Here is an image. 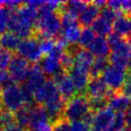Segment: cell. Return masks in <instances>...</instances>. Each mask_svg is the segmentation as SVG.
Instances as JSON below:
<instances>
[{
  "label": "cell",
  "mask_w": 131,
  "mask_h": 131,
  "mask_svg": "<svg viewBox=\"0 0 131 131\" xmlns=\"http://www.w3.org/2000/svg\"><path fill=\"white\" fill-rule=\"evenodd\" d=\"M62 31L60 14L58 12L49 11L43 6L39 9V17L36 23L35 36L39 39H54L58 37Z\"/></svg>",
  "instance_id": "1"
},
{
  "label": "cell",
  "mask_w": 131,
  "mask_h": 131,
  "mask_svg": "<svg viewBox=\"0 0 131 131\" xmlns=\"http://www.w3.org/2000/svg\"><path fill=\"white\" fill-rule=\"evenodd\" d=\"M90 112L88 99L82 94H77L67 102L63 118L68 122L83 120Z\"/></svg>",
  "instance_id": "2"
},
{
  "label": "cell",
  "mask_w": 131,
  "mask_h": 131,
  "mask_svg": "<svg viewBox=\"0 0 131 131\" xmlns=\"http://www.w3.org/2000/svg\"><path fill=\"white\" fill-rule=\"evenodd\" d=\"M2 104L6 111L15 113L26 106L24 90L22 86L14 84L2 89Z\"/></svg>",
  "instance_id": "3"
},
{
  "label": "cell",
  "mask_w": 131,
  "mask_h": 131,
  "mask_svg": "<svg viewBox=\"0 0 131 131\" xmlns=\"http://www.w3.org/2000/svg\"><path fill=\"white\" fill-rule=\"evenodd\" d=\"M127 75V69L111 64L102 74V80L110 90L118 93L125 84Z\"/></svg>",
  "instance_id": "4"
},
{
  "label": "cell",
  "mask_w": 131,
  "mask_h": 131,
  "mask_svg": "<svg viewBox=\"0 0 131 131\" xmlns=\"http://www.w3.org/2000/svg\"><path fill=\"white\" fill-rule=\"evenodd\" d=\"M18 55L25 58L28 62L37 64L41 59L42 54L40 47V39L37 36H32L21 40L18 47Z\"/></svg>",
  "instance_id": "5"
},
{
  "label": "cell",
  "mask_w": 131,
  "mask_h": 131,
  "mask_svg": "<svg viewBox=\"0 0 131 131\" xmlns=\"http://www.w3.org/2000/svg\"><path fill=\"white\" fill-rule=\"evenodd\" d=\"M30 69H31V66L29 65V62L25 58L18 54L14 55L11 64L8 68V72L15 84H21L24 81L26 82L30 73Z\"/></svg>",
  "instance_id": "6"
},
{
  "label": "cell",
  "mask_w": 131,
  "mask_h": 131,
  "mask_svg": "<svg viewBox=\"0 0 131 131\" xmlns=\"http://www.w3.org/2000/svg\"><path fill=\"white\" fill-rule=\"evenodd\" d=\"M67 49L58 47L56 43L55 49L49 54L46 55L41 60H40V68L45 75H55L61 68V57L63 53Z\"/></svg>",
  "instance_id": "7"
},
{
  "label": "cell",
  "mask_w": 131,
  "mask_h": 131,
  "mask_svg": "<svg viewBox=\"0 0 131 131\" xmlns=\"http://www.w3.org/2000/svg\"><path fill=\"white\" fill-rule=\"evenodd\" d=\"M52 80L57 84L60 95L65 101L68 102L75 96V94L77 93V90H75V84L68 72L61 69L56 75H53Z\"/></svg>",
  "instance_id": "8"
},
{
  "label": "cell",
  "mask_w": 131,
  "mask_h": 131,
  "mask_svg": "<svg viewBox=\"0 0 131 131\" xmlns=\"http://www.w3.org/2000/svg\"><path fill=\"white\" fill-rule=\"evenodd\" d=\"M109 60L111 65L127 69L131 60V47L127 40H124L117 47L111 49Z\"/></svg>",
  "instance_id": "9"
},
{
  "label": "cell",
  "mask_w": 131,
  "mask_h": 131,
  "mask_svg": "<svg viewBox=\"0 0 131 131\" xmlns=\"http://www.w3.org/2000/svg\"><path fill=\"white\" fill-rule=\"evenodd\" d=\"M49 117L45 107L42 105H32L30 110V120L28 126V131H33L36 129L49 126Z\"/></svg>",
  "instance_id": "10"
},
{
  "label": "cell",
  "mask_w": 131,
  "mask_h": 131,
  "mask_svg": "<svg viewBox=\"0 0 131 131\" xmlns=\"http://www.w3.org/2000/svg\"><path fill=\"white\" fill-rule=\"evenodd\" d=\"M47 81L46 75L42 71L40 66L39 64H33L32 66H31L29 75L24 86L30 93L34 95V93L40 87H42Z\"/></svg>",
  "instance_id": "11"
},
{
  "label": "cell",
  "mask_w": 131,
  "mask_h": 131,
  "mask_svg": "<svg viewBox=\"0 0 131 131\" xmlns=\"http://www.w3.org/2000/svg\"><path fill=\"white\" fill-rule=\"evenodd\" d=\"M33 96H34V102L38 105L45 106L49 102L60 96V93L57 84L51 79L48 80L45 84L34 93Z\"/></svg>",
  "instance_id": "12"
},
{
  "label": "cell",
  "mask_w": 131,
  "mask_h": 131,
  "mask_svg": "<svg viewBox=\"0 0 131 131\" xmlns=\"http://www.w3.org/2000/svg\"><path fill=\"white\" fill-rule=\"evenodd\" d=\"M69 75L75 84V90L78 94L85 93L86 88L88 86L90 80H91V75L90 70L86 68H81L79 66L74 65L73 68L69 71Z\"/></svg>",
  "instance_id": "13"
},
{
  "label": "cell",
  "mask_w": 131,
  "mask_h": 131,
  "mask_svg": "<svg viewBox=\"0 0 131 131\" xmlns=\"http://www.w3.org/2000/svg\"><path fill=\"white\" fill-rule=\"evenodd\" d=\"M112 93L115 92L109 89L102 78L95 77L91 78L85 91V97L87 99L110 98Z\"/></svg>",
  "instance_id": "14"
},
{
  "label": "cell",
  "mask_w": 131,
  "mask_h": 131,
  "mask_svg": "<svg viewBox=\"0 0 131 131\" xmlns=\"http://www.w3.org/2000/svg\"><path fill=\"white\" fill-rule=\"evenodd\" d=\"M114 118V111L110 107H107L93 114V126L96 130L105 131L111 128Z\"/></svg>",
  "instance_id": "15"
},
{
  "label": "cell",
  "mask_w": 131,
  "mask_h": 131,
  "mask_svg": "<svg viewBox=\"0 0 131 131\" xmlns=\"http://www.w3.org/2000/svg\"><path fill=\"white\" fill-rule=\"evenodd\" d=\"M66 104H67V101L64 100L61 95H60V96L57 97L56 99L52 100L51 102H49V103H47L44 106L46 111H47L48 115L49 117L51 125L54 124L55 122L64 118L63 116Z\"/></svg>",
  "instance_id": "16"
},
{
  "label": "cell",
  "mask_w": 131,
  "mask_h": 131,
  "mask_svg": "<svg viewBox=\"0 0 131 131\" xmlns=\"http://www.w3.org/2000/svg\"><path fill=\"white\" fill-rule=\"evenodd\" d=\"M88 50L96 58H107L111 55V49L107 41V38L102 36H96Z\"/></svg>",
  "instance_id": "17"
},
{
  "label": "cell",
  "mask_w": 131,
  "mask_h": 131,
  "mask_svg": "<svg viewBox=\"0 0 131 131\" xmlns=\"http://www.w3.org/2000/svg\"><path fill=\"white\" fill-rule=\"evenodd\" d=\"M131 106V98L124 95L120 92L112 93L109 98V107L113 111L118 112H126L127 109Z\"/></svg>",
  "instance_id": "18"
},
{
  "label": "cell",
  "mask_w": 131,
  "mask_h": 131,
  "mask_svg": "<svg viewBox=\"0 0 131 131\" xmlns=\"http://www.w3.org/2000/svg\"><path fill=\"white\" fill-rule=\"evenodd\" d=\"M100 8L93 5V3H89L85 9L78 16V23L84 28L89 27V25H93V24L98 19L100 15Z\"/></svg>",
  "instance_id": "19"
},
{
  "label": "cell",
  "mask_w": 131,
  "mask_h": 131,
  "mask_svg": "<svg viewBox=\"0 0 131 131\" xmlns=\"http://www.w3.org/2000/svg\"><path fill=\"white\" fill-rule=\"evenodd\" d=\"M114 32L119 34L122 37H127L131 34V22L128 15L120 14L113 22Z\"/></svg>",
  "instance_id": "20"
},
{
  "label": "cell",
  "mask_w": 131,
  "mask_h": 131,
  "mask_svg": "<svg viewBox=\"0 0 131 131\" xmlns=\"http://www.w3.org/2000/svg\"><path fill=\"white\" fill-rule=\"evenodd\" d=\"M21 43L20 37L12 31H6L4 34L0 35V48L7 50L13 51L17 50Z\"/></svg>",
  "instance_id": "21"
},
{
  "label": "cell",
  "mask_w": 131,
  "mask_h": 131,
  "mask_svg": "<svg viewBox=\"0 0 131 131\" xmlns=\"http://www.w3.org/2000/svg\"><path fill=\"white\" fill-rule=\"evenodd\" d=\"M89 3L85 1H80V0H71L68 2H64L62 9L60 12L70 14L75 17H77L82 14V12L85 9Z\"/></svg>",
  "instance_id": "22"
},
{
  "label": "cell",
  "mask_w": 131,
  "mask_h": 131,
  "mask_svg": "<svg viewBox=\"0 0 131 131\" xmlns=\"http://www.w3.org/2000/svg\"><path fill=\"white\" fill-rule=\"evenodd\" d=\"M81 31H82L81 25L78 23V24H75L62 28L61 37L65 39L70 45H74V44H77V41L80 38Z\"/></svg>",
  "instance_id": "23"
},
{
  "label": "cell",
  "mask_w": 131,
  "mask_h": 131,
  "mask_svg": "<svg viewBox=\"0 0 131 131\" xmlns=\"http://www.w3.org/2000/svg\"><path fill=\"white\" fill-rule=\"evenodd\" d=\"M92 29L95 34H98V36L105 37L106 35L108 36L111 33V31L113 30V24L100 16L93 24Z\"/></svg>",
  "instance_id": "24"
},
{
  "label": "cell",
  "mask_w": 131,
  "mask_h": 131,
  "mask_svg": "<svg viewBox=\"0 0 131 131\" xmlns=\"http://www.w3.org/2000/svg\"><path fill=\"white\" fill-rule=\"evenodd\" d=\"M110 60L108 58H95L90 69V75L92 78L100 77L102 75L106 68L109 67Z\"/></svg>",
  "instance_id": "25"
},
{
  "label": "cell",
  "mask_w": 131,
  "mask_h": 131,
  "mask_svg": "<svg viewBox=\"0 0 131 131\" xmlns=\"http://www.w3.org/2000/svg\"><path fill=\"white\" fill-rule=\"evenodd\" d=\"M95 32L93 31L92 28L86 27L84 28L81 31L80 38H79L78 41H77V45L80 48L87 49L89 46L92 44L93 40L95 39Z\"/></svg>",
  "instance_id": "26"
},
{
  "label": "cell",
  "mask_w": 131,
  "mask_h": 131,
  "mask_svg": "<svg viewBox=\"0 0 131 131\" xmlns=\"http://www.w3.org/2000/svg\"><path fill=\"white\" fill-rule=\"evenodd\" d=\"M31 106H24L21 110H19L17 112L15 113V122L24 128L28 130V126H29V120H30V110Z\"/></svg>",
  "instance_id": "27"
},
{
  "label": "cell",
  "mask_w": 131,
  "mask_h": 131,
  "mask_svg": "<svg viewBox=\"0 0 131 131\" xmlns=\"http://www.w3.org/2000/svg\"><path fill=\"white\" fill-rule=\"evenodd\" d=\"M12 17V11L6 7L0 8V35L4 34L9 29L10 21Z\"/></svg>",
  "instance_id": "28"
},
{
  "label": "cell",
  "mask_w": 131,
  "mask_h": 131,
  "mask_svg": "<svg viewBox=\"0 0 131 131\" xmlns=\"http://www.w3.org/2000/svg\"><path fill=\"white\" fill-rule=\"evenodd\" d=\"M89 106L91 111L93 113H96L102 110L107 108L109 105V99L108 98H98V99H88Z\"/></svg>",
  "instance_id": "29"
},
{
  "label": "cell",
  "mask_w": 131,
  "mask_h": 131,
  "mask_svg": "<svg viewBox=\"0 0 131 131\" xmlns=\"http://www.w3.org/2000/svg\"><path fill=\"white\" fill-rule=\"evenodd\" d=\"M15 113L10 112V111H6V110H2L0 111V127H2L3 129L15 124Z\"/></svg>",
  "instance_id": "30"
},
{
  "label": "cell",
  "mask_w": 131,
  "mask_h": 131,
  "mask_svg": "<svg viewBox=\"0 0 131 131\" xmlns=\"http://www.w3.org/2000/svg\"><path fill=\"white\" fill-rule=\"evenodd\" d=\"M13 57V52L0 48V70H6L9 68Z\"/></svg>",
  "instance_id": "31"
},
{
  "label": "cell",
  "mask_w": 131,
  "mask_h": 131,
  "mask_svg": "<svg viewBox=\"0 0 131 131\" xmlns=\"http://www.w3.org/2000/svg\"><path fill=\"white\" fill-rule=\"evenodd\" d=\"M40 47L42 54H49L56 48V40L55 39H40Z\"/></svg>",
  "instance_id": "32"
},
{
  "label": "cell",
  "mask_w": 131,
  "mask_h": 131,
  "mask_svg": "<svg viewBox=\"0 0 131 131\" xmlns=\"http://www.w3.org/2000/svg\"><path fill=\"white\" fill-rule=\"evenodd\" d=\"M127 125L125 118V113L123 112H118L115 114V118L113 120L111 129L113 131H120L123 128H125V126Z\"/></svg>",
  "instance_id": "33"
},
{
  "label": "cell",
  "mask_w": 131,
  "mask_h": 131,
  "mask_svg": "<svg viewBox=\"0 0 131 131\" xmlns=\"http://www.w3.org/2000/svg\"><path fill=\"white\" fill-rule=\"evenodd\" d=\"M118 12H116L114 10H112L111 8L108 7V6H105V7L102 8L100 12V16L102 17L105 20L109 21V22H114L115 19L118 17Z\"/></svg>",
  "instance_id": "34"
},
{
  "label": "cell",
  "mask_w": 131,
  "mask_h": 131,
  "mask_svg": "<svg viewBox=\"0 0 131 131\" xmlns=\"http://www.w3.org/2000/svg\"><path fill=\"white\" fill-rule=\"evenodd\" d=\"M14 84L15 83H14L9 72L6 70H0V87L4 89V88Z\"/></svg>",
  "instance_id": "35"
},
{
  "label": "cell",
  "mask_w": 131,
  "mask_h": 131,
  "mask_svg": "<svg viewBox=\"0 0 131 131\" xmlns=\"http://www.w3.org/2000/svg\"><path fill=\"white\" fill-rule=\"evenodd\" d=\"M124 40H125L124 37L120 36L119 34H118V33H116V32H111V34H109L107 36V41H108V43H109L110 47H111V49L117 47V46L121 43Z\"/></svg>",
  "instance_id": "36"
},
{
  "label": "cell",
  "mask_w": 131,
  "mask_h": 131,
  "mask_svg": "<svg viewBox=\"0 0 131 131\" xmlns=\"http://www.w3.org/2000/svg\"><path fill=\"white\" fill-rule=\"evenodd\" d=\"M52 131H71L70 128V122L66 120L65 118L58 120L51 125Z\"/></svg>",
  "instance_id": "37"
},
{
  "label": "cell",
  "mask_w": 131,
  "mask_h": 131,
  "mask_svg": "<svg viewBox=\"0 0 131 131\" xmlns=\"http://www.w3.org/2000/svg\"><path fill=\"white\" fill-rule=\"evenodd\" d=\"M71 131H89L90 126L84 120H75L70 122Z\"/></svg>",
  "instance_id": "38"
},
{
  "label": "cell",
  "mask_w": 131,
  "mask_h": 131,
  "mask_svg": "<svg viewBox=\"0 0 131 131\" xmlns=\"http://www.w3.org/2000/svg\"><path fill=\"white\" fill-rule=\"evenodd\" d=\"M120 93H123V94L126 95V96L131 98V79L129 78L128 77H127V81H126L125 84H124L123 87H122Z\"/></svg>",
  "instance_id": "39"
},
{
  "label": "cell",
  "mask_w": 131,
  "mask_h": 131,
  "mask_svg": "<svg viewBox=\"0 0 131 131\" xmlns=\"http://www.w3.org/2000/svg\"><path fill=\"white\" fill-rule=\"evenodd\" d=\"M120 11H122L124 13V15H127L131 14V0H124V1H121Z\"/></svg>",
  "instance_id": "40"
},
{
  "label": "cell",
  "mask_w": 131,
  "mask_h": 131,
  "mask_svg": "<svg viewBox=\"0 0 131 131\" xmlns=\"http://www.w3.org/2000/svg\"><path fill=\"white\" fill-rule=\"evenodd\" d=\"M107 6L110 8H111L112 10L119 13L120 8H121V1H118V0H111L107 2Z\"/></svg>",
  "instance_id": "41"
},
{
  "label": "cell",
  "mask_w": 131,
  "mask_h": 131,
  "mask_svg": "<svg viewBox=\"0 0 131 131\" xmlns=\"http://www.w3.org/2000/svg\"><path fill=\"white\" fill-rule=\"evenodd\" d=\"M3 131H28V130L24 128V127H22L21 126H19L18 124H14V125H11L9 127H6V128H4Z\"/></svg>",
  "instance_id": "42"
},
{
  "label": "cell",
  "mask_w": 131,
  "mask_h": 131,
  "mask_svg": "<svg viewBox=\"0 0 131 131\" xmlns=\"http://www.w3.org/2000/svg\"><path fill=\"white\" fill-rule=\"evenodd\" d=\"M125 118H126V123H127V127H131V106L126 111Z\"/></svg>",
  "instance_id": "43"
},
{
  "label": "cell",
  "mask_w": 131,
  "mask_h": 131,
  "mask_svg": "<svg viewBox=\"0 0 131 131\" xmlns=\"http://www.w3.org/2000/svg\"><path fill=\"white\" fill-rule=\"evenodd\" d=\"M33 131H52V127L49 125V126H47V127H41V128L36 129V130H33Z\"/></svg>",
  "instance_id": "44"
},
{
  "label": "cell",
  "mask_w": 131,
  "mask_h": 131,
  "mask_svg": "<svg viewBox=\"0 0 131 131\" xmlns=\"http://www.w3.org/2000/svg\"><path fill=\"white\" fill-rule=\"evenodd\" d=\"M1 93H2V89H1V87H0V111H2V109H3V104H2V95H1Z\"/></svg>",
  "instance_id": "45"
},
{
  "label": "cell",
  "mask_w": 131,
  "mask_h": 131,
  "mask_svg": "<svg viewBox=\"0 0 131 131\" xmlns=\"http://www.w3.org/2000/svg\"><path fill=\"white\" fill-rule=\"evenodd\" d=\"M127 74H128V75H131V60L128 64V67H127Z\"/></svg>",
  "instance_id": "46"
},
{
  "label": "cell",
  "mask_w": 131,
  "mask_h": 131,
  "mask_svg": "<svg viewBox=\"0 0 131 131\" xmlns=\"http://www.w3.org/2000/svg\"><path fill=\"white\" fill-rule=\"evenodd\" d=\"M127 43L129 44V46L131 47V34H129L128 36L127 37Z\"/></svg>",
  "instance_id": "47"
},
{
  "label": "cell",
  "mask_w": 131,
  "mask_h": 131,
  "mask_svg": "<svg viewBox=\"0 0 131 131\" xmlns=\"http://www.w3.org/2000/svg\"><path fill=\"white\" fill-rule=\"evenodd\" d=\"M120 131H131V127H126L125 128H123Z\"/></svg>",
  "instance_id": "48"
},
{
  "label": "cell",
  "mask_w": 131,
  "mask_h": 131,
  "mask_svg": "<svg viewBox=\"0 0 131 131\" xmlns=\"http://www.w3.org/2000/svg\"><path fill=\"white\" fill-rule=\"evenodd\" d=\"M5 6V1H0V8Z\"/></svg>",
  "instance_id": "49"
},
{
  "label": "cell",
  "mask_w": 131,
  "mask_h": 131,
  "mask_svg": "<svg viewBox=\"0 0 131 131\" xmlns=\"http://www.w3.org/2000/svg\"><path fill=\"white\" fill-rule=\"evenodd\" d=\"M128 17H129V20H130V22H131V14H129L128 15Z\"/></svg>",
  "instance_id": "50"
},
{
  "label": "cell",
  "mask_w": 131,
  "mask_h": 131,
  "mask_svg": "<svg viewBox=\"0 0 131 131\" xmlns=\"http://www.w3.org/2000/svg\"><path fill=\"white\" fill-rule=\"evenodd\" d=\"M89 131H98V130H96V129H94V128H93V129H90Z\"/></svg>",
  "instance_id": "51"
},
{
  "label": "cell",
  "mask_w": 131,
  "mask_h": 131,
  "mask_svg": "<svg viewBox=\"0 0 131 131\" xmlns=\"http://www.w3.org/2000/svg\"><path fill=\"white\" fill-rule=\"evenodd\" d=\"M105 131H113L111 128H110V129H107V130H105Z\"/></svg>",
  "instance_id": "52"
},
{
  "label": "cell",
  "mask_w": 131,
  "mask_h": 131,
  "mask_svg": "<svg viewBox=\"0 0 131 131\" xmlns=\"http://www.w3.org/2000/svg\"><path fill=\"white\" fill-rule=\"evenodd\" d=\"M127 75H128V74H127ZM127 77H129V78H130V79H131V75H127Z\"/></svg>",
  "instance_id": "53"
},
{
  "label": "cell",
  "mask_w": 131,
  "mask_h": 131,
  "mask_svg": "<svg viewBox=\"0 0 131 131\" xmlns=\"http://www.w3.org/2000/svg\"><path fill=\"white\" fill-rule=\"evenodd\" d=\"M1 129H2V127H0V131H1Z\"/></svg>",
  "instance_id": "54"
}]
</instances>
